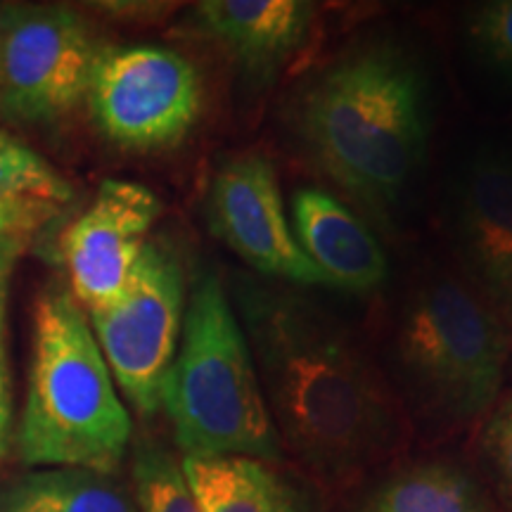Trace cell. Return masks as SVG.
I'll return each instance as SVG.
<instances>
[{"label":"cell","instance_id":"cell-9","mask_svg":"<svg viewBox=\"0 0 512 512\" xmlns=\"http://www.w3.org/2000/svg\"><path fill=\"white\" fill-rule=\"evenodd\" d=\"M209 223L216 238L268 278L294 285H328L302 252L285 211L278 174L266 157H228L209 185Z\"/></svg>","mask_w":512,"mask_h":512},{"label":"cell","instance_id":"cell-4","mask_svg":"<svg viewBox=\"0 0 512 512\" xmlns=\"http://www.w3.org/2000/svg\"><path fill=\"white\" fill-rule=\"evenodd\" d=\"M162 408L183 456H283L247 335L216 273L192 287Z\"/></svg>","mask_w":512,"mask_h":512},{"label":"cell","instance_id":"cell-13","mask_svg":"<svg viewBox=\"0 0 512 512\" xmlns=\"http://www.w3.org/2000/svg\"><path fill=\"white\" fill-rule=\"evenodd\" d=\"M294 238L325 283L368 292L387 278V256L354 211L320 188L292 195Z\"/></svg>","mask_w":512,"mask_h":512},{"label":"cell","instance_id":"cell-5","mask_svg":"<svg viewBox=\"0 0 512 512\" xmlns=\"http://www.w3.org/2000/svg\"><path fill=\"white\" fill-rule=\"evenodd\" d=\"M508 349L496 306L451 278L415 290L396 332L406 382L432 411L456 420L475 418L496 401Z\"/></svg>","mask_w":512,"mask_h":512},{"label":"cell","instance_id":"cell-3","mask_svg":"<svg viewBox=\"0 0 512 512\" xmlns=\"http://www.w3.org/2000/svg\"><path fill=\"white\" fill-rule=\"evenodd\" d=\"M131 432V415L86 311L69 290H48L36 306L19 456L29 467H83L112 475L124 463Z\"/></svg>","mask_w":512,"mask_h":512},{"label":"cell","instance_id":"cell-10","mask_svg":"<svg viewBox=\"0 0 512 512\" xmlns=\"http://www.w3.org/2000/svg\"><path fill=\"white\" fill-rule=\"evenodd\" d=\"M162 202L145 185L107 178L62 233L60 252L72 297L83 311L107 306L136 271Z\"/></svg>","mask_w":512,"mask_h":512},{"label":"cell","instance_id":"cell-22","mask_svg":"<svg viewBox=\"0 0 512 512\" xmlns=\"http://www.w3.org/2000/svg\"><path fill=\"white\" fill-rule=\"evenodd\" d=\"M24 252V247L8 245V242H0V337H3V320H5V302H8V283L12 268L19 254Z\"/></svg>","mask_w":512,"mask_h":512},{"label":"cell","instance_id":"cell-19","mask_svg":"<svg viewBox=\"0 0 512 512\" xmlns=\"http://www.w3.org/2000/svg\"><path fill=\"white\" fill-rule=\"evenodd\" d=\"M467 46L486 72L512 88V0H489L470 10Z\"/></svg>","mask_w":512,"mask_h":512},{"label":"cell","instance_id":"cell-17","mask_svg":"<svg viewBox=\"0 0 512 512\" xmlns=\"http://www.w3.org/2000/svg\"><path fill=\"white\" fill-rule=\"evenodd\" d=\"M366 512H489L477 484L451 465H418L389 479Z\"/></svg>","mask_w":512,"mask_h":512},{"label":"cell","instance_id":"cell-21","mask_svg":"<svg viewBox=\"0 0 512 512\" xmlns=\"http://www.w3.org/2000/svg\"><path fill=\"white\" fill-rule=\"evenodd\" d=\"M12 439V392H10V375L8 363H5L3 337H0V463L8 456Z\"/></svg>","mask_w":512,"mask_h":512},{"label":"cell","instance_id":"cell-11","mask_svg":"<svg viewBox=\"0 0 512 512\" xmlns=\"http://www.w3.org/2000/svg\"><path fill=\"white\" fill-rule=\"evenodd\" d=\"M453 235L486 302L512 313V145H482L463 164Z\"/></svg>","mask_w":512,"mask_h":512},{"label":"cell","instance_id":"cell-16","mask_svg":"<svg viewBox=\"0 0 512 512\" xmlns=\"http://www.w3.org/2000/svg\"><path fill=\"white\" fill-rule=\"evenodd\" d=\"M0 512H138L112 475L83 467H36L0 484Z\"/></svg>","mask_w":512,"mask_h":512},{"label":"cell","instance_id":"cell-14","mask_svg":"<svg viewBox=\"0 0 512 512\" xmlns=\"http://www.w3.org/2000/svg\"><path fill=\"white\" fill-rule=\"evenodd\" d=\"M181 465L200 512H316L304 486L266 460L183 456Z\"/></svg>","mask_w":512,"mask_h":512},{"label":"cell","instance_id":"cell-8","mask_svg":"<svg viewBox=\"0 0 512 512\" xmlns=\"http://www.w3.org/2000/svg\"><path fill=\"white\" fill-rule=\"evenodd\" d=\"M100 53L74 12L5 10L0 15V105L27 121L64 117L86 100Z\"/></svg>","mask_w":512,"mask_h":512},{"label":"cell","instance_id":"cell-15","mask_svg":"<svg viewBox=\"0 0 512 512\" xmlns=\"http://www.w3.org/2000/svg\"><path fill=\"white\" fill-rule=\"evenodd\" d=\"M72 200V185L46 157L0 131V242L27 249Z\"/></svg>","mask_w":512,"mask_h":512},{"label":"cell","instance_id":"cell-6","mask_svg":"<svg viewBox=\"0 0 512 512\" xmlns=\"http://www.w3.org/2000/svg\"><path fill=\"white\" fill-rule=\"evenodd\" d=\"M86 316L114 382L140 415H155L185 318V275L174 249L147 242L124 292Z\"/></svg>","mask_w":512,"mask_h":512},{"label":"cell","instance_id":"cell-20","mask_svg":"<svg viewBox=\"0 0 512 512\" xmlns=\"http://www.w3.org/2000/svg\"><path fill=\"white\" fill-rule=\"evenodd\" d=\"M482 444L498 484L512 501V396L486 422Z\"/></svg>","mask_w":512,"mask_h":512},{"label":"cell","instance_id":"cell-18","mask_svg":"<svg viewBox=\"0 0 512 512\" xmlns=\"http://www.w3.org/2000/svg\"><path fill=\"white\" fill-rule=\"evenodd\" d=\"M138 512H200L181 460L155 441H143L133 456Z\"/></svg>","mask_w":512,"mask_h":512},{"label":"cell","instance_id":"cell-7","mask_svg":"<svg viewBox=\"0 0 512 512\" xmlns=\"http://www.w3.org/2000/svg\"><path fill=\"white\" fill-rule=\"evenodd\" d=\"M95 124L126 150L174 147L192 131L202 110L195 64L174 50L128 46L102 50L86 95Z\"/></svg>","mask_w":512,"mask_h":512},{"label":"cell","instance_id":"cell-12","mask_svg":"<svg viewBox=\"0 0 512 512\" xmlns=\"http://www.w3.org/2000/svg\"><path fill=\"white\" fill-rule=\"evenodd\" d=\"M197 27L254 81H271L311 34L316 5L306 0H207Z\"/></svg>","mask_w":512,"mask_h":512},{"label":"cell","instance_id":"cell-1","mask_svg":"<svg viewBox=\"0 0 512 512\" xmlns=\"http://www.w3.org/2000/svg\"><path fill=\"white\" fill-rule=\"evenodd\" d=\"M238 306L280 441L328 479L382 458L399 430L396 408L349 330L309 299L254 280Z\"/></svg>","mask_w":512,"mask_h":512},{"label":"cell","instance_id":"cell-2","mask_svg":"<svg viewBox=\"0 0 512 512\" xmlns=\"http://www.w3.org/2000/svg\"><path fill=\"white\" fill-rule=\"evenodd\" d=\"M297 128L323 174L384 219L406 197L425 159V69L401 43H363L306 86Z\"/></svg>","mask_w":512,"mask_h":512}]
</instances>
